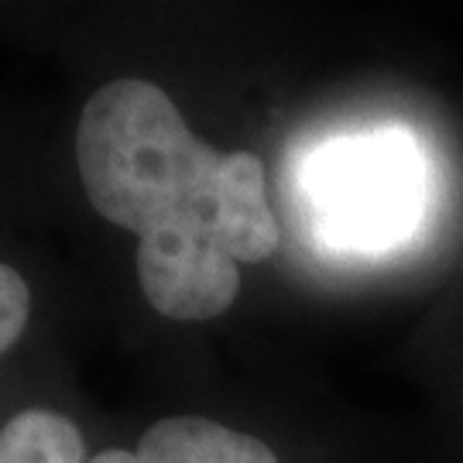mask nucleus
<instances>
[{
    "label": "nucleus",
    "mask_w": 463,
    "mask_h": 463,
    "mask_svg": "<svg viewBox=\"0 0 463 463\" xmlns=\"http://www.w3.org/2000/svg\"><path fill=\"white\" fill-rule=\"evenodd\" d=\"M76 165L93 210L141 237L137 281L158 316L227 313L241 265L279 248L261 158L199 141L155 83L114 80L86 99Z\"/></svg>",
    "instance_id": "obj_1"
},
{
    "label": "nucleus",
    "mask_w": 463,
    "mask_h": 463,
    "mask_svg": "<svg viewBox=\"0 0 463 463\" xmlns=\"http://www.w3.org/2000/svg\"><path fill=\"white\" fill-rule=\"evenodd\" d=\"M319 233L344 250L402 244L426 213V165L398 128L333 141L306 168Z\"/></svg>",
    "instance_id": "obj_2"
},
{
    "label": "nucleus",
    "mask_w": 463,
    "mask_h": 463,
    "mask_svg": "<svg viewBox=\"0 0 463 463\" xmlns=\"http://www.w3.org/2000/svg\"><path fill=\"white\" fill-rule=\"evenodd\" d=\"M86 463H279V457L261 439L213 419L172 415L155 422L137 449H103Z\"/></svg>",
    "instance_id": "obj_3"
},
{
    "label": "nucleus",
    "mask_w": 463,
    "mask_h": 463,
    "mask_svg": "<svg viewBox=\"0 0 463 463\" xmlns=\"http://www.w3.org/2000/svg\"><path fill=\"white\" fill-rule=\"evenodd\" d=\"M0 463H86L76 422L52 409H24L0 430Z\"/></svg>",
    "instance_id": "obj_4"
},
{
    "label": "nucleus",
    "mask_w": 463,
    "mask_h": 463,
    "mask_svg": "<svg viewBox=\"0 0 463 463\" xmlns=\"http://www.w3.org/2000/svg\"><path fill=\"white\" fill-rule=\"evenodd\" d=\"M32 313V288L11 265L0 261V354L21 340Z\"/></svg>",
    "instance_id": "obj_5"
}]
</instances>
